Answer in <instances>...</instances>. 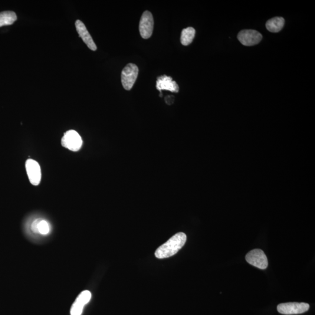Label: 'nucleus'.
<instances>
[{"label": "nucleus", "instance_id": "obj_1", "mask_svg": "<svg viewBox=\"0 0 315 315\" xmlns=\"http://www.w3.org/2000/svg\"><path fill=\"white\" fill-rule=\"evenodd\" d=\"M187 240L185 233L179 232L173 235L165 244L157 249L155 253L158 259H165L172 257L182 248Z\"/></svg>", "mask_w": 315, "mask_h": 315}, {"label": "nucleus", "instance_id": "obj_2", "mask_svg": "<svg viewBox=\"0 0 315 315\" xmlns=\"http://www.w3.org/2000/svg\"><path fill=\"white\" fill-rule=\"evenodd\" d=\"M139 74V68L136 64H128L121 72V79L123 87L129 91L133 88Z\"/></svg>", "mask_w": 315, "mask_h": 315}, {"label": "nucleus", "instance_id": "obj_3", "mask_svg": "<svg viewBox=\"0 0 315 315\" xmlns=\"http://www.w3.org/2000/svg\"><path fill=\"white\" fill-rule=\"evenodd\" d=\"M83 143L80 134L73 130L67 131L61 139L62 146L74 152L81 149Z\"/></svg>", "mask_w": 315, "mask_h": 315}, {"label": "nucleus", "instance_id": "obj_4", "mask_svg": "<svg viewBox=\"0 0 315 315\" xmlns=\"http://www.w3.org/2000/svg\"><path fill=\"white\" fill-rule=\"evenodd\" d=\"M246 261L248 263L261 270H264L268 266L266 255L261 249H254L249 252L246 256Z\"/></svg>", "mask_w": 315, "mask_h": 315}, {"label": "nucleus", "instance_id": "obj_5", "mask_svg": "<svg viewBox=\"0 0 315 315\" xmlns=\"http://www.w3.org/2000/svg\"><path fill=\"white\" fill-rule=\"evenodd\" d=\"M309 310L310 305L304 303H283L277 306L278 313L285 315L301 314Z\"/></svg>", "mask_w": 315, "mask_h": 315}, {"label": "nucleus", "instance_id": "obj_6", "mask_svg": "<svg viewBox=\"0 0 315 315\" xmlns=\"http://www.w3.org/2000/svg\"><path fill=\"white\" fill-rule=\"evenodd\" d=\"M153 16L150 11L144 12L141 18L139 24L140 35L144 39L152 37L154 29Z\"/></svg>", "mask_w": 315, "mask_h": 315}, {"label": "nucleus", "instance_id": "obj_7", "mask_svg": "<svg viewBox=\"0 0 315 315\" xmlns=\"http://www.w3.org/2000/svg\"><path fill=\"white\" fill-rule=\"evenodd\" d=\"M25 168L29 181L33 185L38 186L42 178L41 168L38 162L34 159H29L26 160Z\"/></svg>", "mask_w": 315, "mask_h": 315}, {"label": "nucleus", "instance_id": "obj_8", "mask_svg": "<svg viewBox=\"0 0 315 315\" xmlns=\"http://www.w3.org/2000/svg\"><path fill=\"white\" fill-rule=\"evenodd\" d=\"M238 39L243 45L251 47L260 43L262 35L257 31L245 29L239 33Z\"/></svg>", "mask_w": 315, "mask_h": 315}, {"label": "nucleus", "instance_id": "obj_9", "mask_svg": "<svg viewBox=\"0 0 315 315\" xmlns=\"http://www.w3.org/2000/svg\"><path fill=\"white\" fill-rule=\"evenodd\" d=\"M157 89L160 93L162 95V90H167L172 93H178L179 88L176 82L173 81L172 78L167 75H163L157 78Z\"/></svg>", "mask_w": 315, "mask_h": 315}, {"label": "nucleus", "instance_id": "obj_10", "mask_svg": "<svg viewBox=\"0 0 315 315\" xmlns=\"http://www.w3.org/2000/svg\"><path fill=\"white\" fill-rule=\"evenodd\" d=\"M92 295L89 291H84L79 295L71 308V315H81L85 305L89 303Z\"/></svg>", "mask_w": 315, "mask_h": 315}, {"label": "nucleus", "instance_id": "obj_11", "mask_svg": "<svg viewBox=\"0 0 315 315\" xmlns=\"http://www.w3.org/2000/svg\"><path fill=\"white\" fill-rule=\"evenodd\" d=\"M75 28H76L77 31L80 37L83 39V41L87 47L89 48L91 51H97V47L96 44L93 40V38L87 30L86 26L84 25V23L80 20H77L75 22Z\"/></svg>", "mask_w": 315, "mask_h": 315}, {"label": "nucleus", "instance_id": "obj_12", "mask_svg": "<svg viewBox=\"0 0 315 315\" xmlns=\"http://www.w3.org/2000/svg\"><path fill=\"white\" fill-rule=\"evenodd\" d=\"M285 20L282 17H275L269 19L267 22L266 28L268 31L273 33L280 32L283 29Z\"/></svg>", "mask_w": 315, "mask_h": 315}, {"label": "nucleus", "instance_id": "obj_13", "mask_svg": "<svg viewBox=\"0 0 315 315\" xmlns=\"http://www.w3.org/2000/svg\"><path fill=\"white\" fill-rule=\"evenodd\" d=\"M32 229L35 232L45 235L50 232L51 226L47 221L37 219L33 223Z\"/></svg>", "mask_w": 315, "mask_h": 315}, {"label": "nucleus", "instance_id": "obj_14", "mask_svg": "<svg viewBox=\"0 0 315 315\" xmlns=\"http://www.w3.org/2000/svg\"><path fill=\"white\" fill-rule=\"evenodd\" d=\"M17 19V16L13 11H3L0 12V27L3 26L11 25Z\"/></svg>", "mask_w": 315, "mask_h": 315}, {"label": "nucleus", "instance_id": "obj_15", "mask_svg": "<svg viewBox=\"0 0 315 315\" xmlns=\"http://www.w3.org/2000/svg\"><path fill=\"white\" fill-rule=\"evenodd\" d=\"M196 34L195 29L192 27H189L183 29L180 37V42L183 46H188L194 39Z\"/></svg>", "mask_w": 315, "mask_h": 315}]
</instances>
